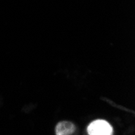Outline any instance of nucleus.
<instances>
[{"mask_svg": "<svg viewBox=\"0 0 135 135\" xmlns=\"http://www.w3.org/2000/svg\"><path fill=\"white\" fill-rule=\"evenodd\" d=\"M76 126L70 121H61L56 126L55 132L57 135H69L75 132Z\"/></svg>", "mask_w": 135, "mask_h": 135, "instance_id": "f03ea898", "label": "nucleus"}, {"mask_svg": "<svg viewBox=\"0 0 135 135\" xmlns=\"http://www.w3.org/2000/svg\"><path fill=\"white\" fill-rule=\"evenodd\" d=\"M88 133L90 135H110L113 133V127L104 120H95L88 126Z\"/></svg>", "mask_w": 135, "mask_h": 135, "instance_id": "f257e3e1", "label": "nucleus"}]
</instances>
